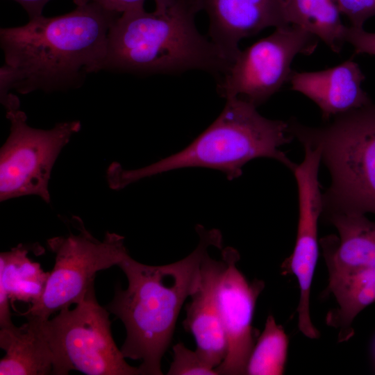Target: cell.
I'll return each instance as SVG.
<instances>
[{
    "mask_svg": "<svg viewBox=\"0 0 375 375\" xmlns=\"http://www.w3.org/2000/svg\"><path fill=\"white\" fill-rule=\"evenodd\" d=\"M118 17L89 2L64 15L1 28L0 44L12 73V89L26 94L81 87L87 75L103 70L108 34Z\"/></svg>",
    "mask_w": 375,
    "mask_h": 375,
    "instance_id": "6da1fadb",
    "label": "cell"
},
{
    "mask_svg": "<svg viewBox=\"0 0 375 375\" xmlns=\"http://www.w3.org/2000/svg\"><path fill=\"white\" fill-rule=\"evenodd\" d=\"M197 247L184 258L164 265H147L128 254L119 263L128 287L115 288L105 308L122 320L126 338L121 351L126 358L139 360L142 375H162L161 360L174 333L182 306L196 290L201 266L210 247L222 248L219 230L197 225Z\"/></svg>",
    "mask_w": 375,
    "mask_h": 375,
    "instance_id": "7a4b0ae2",
    "label": "cell"
},
{
    "mask_svg": "<svg viewBox=\"0 0 375 375\" xmlns=\"http://www.w3.org/2000/svg\"><path fill=\"white\" fill-rule=\"evenodd\" d=\"M194 0H177L163 12H124L111 25L103 70L140 74L201 69L221 76L231 65L197 28Z\"/></svg>",
    "mask_w": 375,
    "mask_h": 375,
    "instance_id": "3957f363",
    "label": "cell"
},
{
    "mask_svg": "<svg viewBox=\"0 0 375 375\" xmlns=\"http://www.w3.org/2000/svg\"><path fill=\"white\" fill-rule=\"evenodd\" d=\"M226 101L217 119L181 151L136 169L111 164L107 172L110 188L121 190L147 177L188 167L216 169L231 181L242 174L247 162L259 158L275 160L292 172L296 163L281 149L293 139L288 121L266 118L240 98Z\"/></svg>",
    "mask_w": 375,
    "mask_h": 375,
    "instance_id": "277c9868",
    "label": "cell"
},
{
    "mask_svg": "<svg viewBox=\"0 0 375 375\" xmlns=\"http://www.w3.org/2000/svg\"><path fill=\"white\" fill-rule=\"evenodd\" d=\"M293 138L317 147L331 183L322 192V215L375 214V103L310 126L288 120Z\"/></svg>",
    "mask_w": 375,
    "mask_h": 375,
    "instance_id": "5b68a950",
    "label": "cell"
},
{
    "mask_svg": "<svg viewBox=\"0 0 375 375\" xmlns=\"http://www.w3.org/2000/svg\"><path fill=\"white\" fill-rule=\"evenodd\" d=\"M41 321L53 358L52 374L72 370L88 375H139L128 365L112 338L109 312L98 303L94 288L85 299Z\"/></svg>",
    "mask_w": 375,
    "mask_h": 375,
    "instance_id": "8992f818",
    "label": "cell"
},
{
    "mask_svg": "<svg viewBox=\"0 0 375 375\" xmlns=\"http://www.w3.org/2000/svg\"><path fill=\"white\" fill-rule=\"evenodd\" d=\"M79 233L47 240L55 253V264L40 298L22 314L42 321L56 312L82 301L94 288L96 274L119 263L128 255L124 238L107 233L102 241L81 222Z\"/></svg>",
    "mask_w": 375,
    "mask_h": 375,
    "instance_id": "52a82bcc",
    "label": "cell"
},
{
    "mask_svg": "<svg viewBox=\"0 0 375 375\" xmlns=\"http://www.w3.org/2000/svg\"><path fill=\"white\" fill-rule=\"evenodd\" d=\"M318 41L296 26L276 28L271 35L240 50L221 76L218 93L225 99L240 98L258 107L290 82L294 58L313 53Z\"/></svg>",
    "mask_w": 375,
    "mask_h": 375,
    "instance_id": "ba28073f",
    "label": "cell"
},
{
    "mask_svg": "<svg viewBox=\"0 0 375 375\" xmlns=\"http://www.w3.org/2000/svg\"><path fill=\"white\" fill-rule=\"evenodd\" d=\"M10 134L0 150V200L37 195L49 203V181L62 149L78 132L79 121L48 130L31 127L20 109L6 111Z\"/></svg>",
    "mask_w": 375,
    "mask_h": 375,
    "instance_id": "9c48e42d",
    "label": "cell"
},
{
    "mask_svg": "<svg viewBox=\"0 0 375 375\" xmlns=\"http://www.w3.org/2000/svg\"><path fill=\"white\" fill-rule=\"evenodd\" d=\"M304 157L296 164L294 174L298 194L299 217L295 244L292 254L281 265L283 274L296 276L299 287L297 308L298 328L310 339H317L319 332L310 314L311 285L318 256V223L322 215V192L319 181L322 163L317 147L303 145Z\"/></svg>",
    "mask_w": 375,
    "mask_h": 375,
    "instance_id": "30bf717a",
    "label": "cell"
},
{
    "mask_svg": "<svg viewBox=\"0 0 375 375\" xmlns=\"http://www.w3.org/2000/svg\"><path fill=\"white\" fill-rule=\"evenodd\" d=\"M226 261L218 289V300L227 342V353L215 368L218 375L246 374L249 358L256 343L252 326L256 304L265 288L257 278L248 281L239 270L240 253L227 247L222 251Z\"/></svg>",
    "mask_w": 375,
    "mask_h": 375,
    "instance_id": "8fae6325",
    "label": "cell"
},
{
    "mask_svg": "<svg viewBox=\"0 0 375 375\" xmlns=\"http://www.w3.org/2000/svg\"><path fill=\"white\" fill-rule=\"evenodd\" d=\"M209 19V37L231 63L238 55L239 43L268 27L288 25L284 0H194Z\"/></svg>",
    "mask_w": 375,
    "mask_h": 375,
    "instance_id": "7c38bea8",
    "label": "cell"
},
{
    "mask_svg": "<svg viewBox=\"0 0 375 375\" xmlns=\"http://www.w3.org/2000/svg\"><path fill=\"white\" fill-rule=\"evenodd\" d=\"M226 267L222 256L212 258L208 253L201 266L199 285L186 305L184 329L196 341L195 349L201 359L215 369L225 358L227 342L218 300L219 282Z\"/></svg>",
    "mask_w": 375,
    "mask_h": 375,
    "instance_id": "4fadbf2b",
    "label": "cell"
},
{
    "mask_svg": "<svg viewBox=\"0 0 375 375\" xmlns=\"http://www.w3.org/2000/svg\"><path fill=\"white\" fill-rule=\"evenodd\" d=\"M365 79L357 62L347 60L335 67L315 72L293 71L291 90L298 92L319 108L324 122L373 102L362 89Z\"/></svg>",
    "mask_w": 375,
    "mask_h": 375,
    "instance_id": "5bb4252c",
    "label": "cell"
},
{
    "mask_svg": "<svg viewBox=\"0 0 375 375\" xmlns=\"http://www.w3.org/2000/svg\"><path fill=\"white\" fill-rule=\"evenodd\" d=\"M324 217L338 233L319 240L328 275L375 268V222L363 214L335 212Z\"/></svg>",
    "mask_w": 375,
    "mask_h": 375,
    "instance_id": "9a60e30c",
    "label": "cell"
},
{
    "mask_svg": "<svg viewBox=\"0 0 375 375\" xmlns=\"http://www.w3.org/2000/svg\"><path fill=\"white\" fill-rule=\"evenodd\" d=\"M21 326L0 330V347L6 351L0 360V375H47L52 374L53 358L42 329L41 320L26 317Z\"/></svg>",
    "mask_w": 375,
    "mask_h": 375,
    "instance_id": "2e32d148",
    "label": "cell"
},
{
    "mask_svg": "<svg viewBox=\"0 0 375 375\" xmlns=\"http://www.w3.org/2000/svg\"><path fill=\"white\" fill-rule=\"evenodd\" d=\"M328 294L338 303L329 311L326 324L338 330V341H347L353 334L351 324L364 308L375 302V268L328 275Z\"/></svg>",
    "mask_w": 375,
    "mask_h": 375,
    "instance_id": "e0dca14e",
    "label": "cell"
},
{
    "mask_svg": "<svg viewBox=\"0 0 375 375\" xmlns=\"http://www.w3.org/2000/svg\"><path fill=\"white\" fill-rule=\"evenodd\" d=\"M284 9L289 24L316 36L333 52L341 51L347 26L335 0H284Z\"/></svg>",
    "mask_w": 375,
    "mask_h": 375,
    "instance_id": "ac0fdd59",
    "label": "cell"
},
{
    "mask_svg": "<svg viewBox=\"0 0 375 375\" xmlns=\"http://www.w3.org/2000/svg\"><path fill=\"white\" fill-rule=\"evenodd\" d=\"M29 248L22 244L0 254V288L15 301L36 302L45 288L49 272L28 258Z\"/></svg>",
    "mask_w": 375,
    "mask_h": 375,
    "instance_id": "d6986e66",
    "label": "cell"
},
{
    "mask_svg": "<svg viewBox=\"0 0 375 375\" xmlns=\"http://www.w3.org/2000/svg\"><path fill=\"white\" fill-rule=\"evenodd\" d=\"M288 347L289 338L283 327L276 322L273 315H269L249 358L246 374H283Z\"/></svg>",
    "mask_w": 375,
    "mask_h": 375,
    "instance_id": "ffe728a7",
    "label": "cell"
},
{
    "mask_svg": "<svg viewBox=\"0 0 375 375\" xmlns=\"http://www.w3.org/2000/svg\"><path fill=\"white\" fill-rule=\"evenodd\" d=\"M173 360L168 375H218L215 369L206 364L197 353L187 348L183 342L173 346Z\"/></svg>",
    "mask_w": 375,
    "mask_h": 375,
    "instance_id": "44dd1931",
    "label": "cell"
},
{
    "mask_svg": "<svg viewBox=\"0 0 375 375\" xmlns=\"http://www.w3.org/2000/svg\"><path fill=\"white\" fill-rule=\"evenodd\" d=\"M342 14L346 15L351 26L363 28L364 23L375 16V0H335Z\"/></svg>",
    "mask_w": 375,
    "mask_h": 375,
    "instance_id": "7402d4cb",
    "label": "cell"
},
{
    "mask_svg": "<svg viewBox=\"0 0 375 375\" xmlns=\"http://www.w3.org/2000/svg\"><path fill=\"white\" fill-rule=\"evenodd\" d=\"M344 39L353 47L356 53L375 56V33L367 32L363 28L347 26Z\"/></svg>",
    "mask_w": 375,
    "mask_h": 375,
    "instance_id": "603a6c76",
    "label": "cell"
},
{
    "mask_svg": "<svg viewBox=\"0 0 375 375\" xmlns=\"http://www.w3.org/2000/svg\"><path fill=\"white\" fill-rule=\"evenodd\" d=\"M144 1L145 0H73L76 6L94 2L108 10L119 14L144 9Z\"/></svg>",
    "mask_w": 375,
    "mask_h": 375,
    "instance_id": "cb8c5ba5",
    "label": "cell"
},
{
    "mask_svg": "<svg viewBox=\"0 0 375 375\" xmlns=\"http://www.w3.org/2000/svg\"><path fill=\"white\" fill-rule=\"evenodd\" d=\"M20 4L26 11L29 19L42 15L44 6L50 0H12Z\"/></svg>",
    "mask_w": 375,
    "mask_h": 375,
    "instance_id": "d4e9b609",
    "label": "cell"
},
{
    "mask_svg": "<svg viewBox=\"0 0 375 375\" xmlns=\"http://www.w3.org/2000/svg\"><path fill=\"white\" fill-rule=\"evenodd\" d=\"M156 5L155 11L163 12L173 5L177 0H153Z\"/></svg>",
    "mask_w": 375,
    "mask_h": 375,
    "instance_id": "484cf974",
    "label": "cell"
},
{
    "mask_svg": "<svg viewBox=\"0 0 375 375\" xmlns=\"http://www.w3.org/2000/svg\"><path fill=\"white\" fill-rule=\"evenodd\" d=\"M374 353H375V348H374Z\"/></svg>",
    "mask_w": 375,
    "mask_h": 375,
    "instance_id": "4316f807",
    "label": "cell"
}]
</instances>
